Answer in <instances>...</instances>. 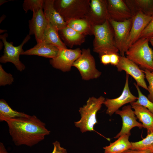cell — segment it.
<instances>
[{
	"mask_svg": "<svg viewBox=\"0 0 153 153\" xmlns=\"http://www.w3.org/2000/svg\"><path fill=\"white\" fill-rule=\"evenodd\" d=\"M6 122L12 141L17 146L24 145L32 146L50 134L45 124L34 115L18 117Z\"/></svg>",
	"mask_w": 153,
	"mask_h": 153,
	"instance_id": "obj_1",
	"label": "cell"
},
{
	"mask_svg": "<svg viewBox=\"0 0 153 153\" xmlns=\"http://www.w3.org/2000/svg\"><path fill=\"white\" fill-rule=\"evenodd\" d=\"M93 51L99 56L104 54H118L115 43L114 31L109 20L101 25L93 27Z\"/></svg>",
	"mask_w": 153,
	"mask_h": 153,
	"instance_id": "obj_2",
	"label": "cell"
},
{
	"mask_svg": "<svg viewBox=\"0 0 153 153\" xmlns=\"http://www.w3.org/2000/svg\"><path fill=\"white\" fill-rule=\"evenodd\" d=\"M149 38L139 39L125 53L126 57L139 67L153 71V50L149 45Z\"/></svg>",
	"mask_w": 153,
	"mask_h": 153,
	"instance_id": "obj_3",
	"label": "cell"
},
{
	"mask_svg": "<svg viewBox=\"0 0 153 153\" xmlns=\"http://www.w3.org/2000/svg\"><path fill=\"white\" fill-rule=\"evenodd\" d=\"M105 99L103 96L98 98L90 97L86 104L79 108L78 111L81 118L78 121L74 122L75 126L79 128L80 131L84 133L94 130V127L97 123L96 115L101 109Z\"/></svg>",
	"mask_w": 153,
	"mask_h": 153,
	"instance_id": "obj_4",
	"label": "cell"
},
{
	"mask_svg": "<svg viewBox=\"0 0 153 153\" xmlns=\"http://www.w3.org/2000/svg\"><path fill=\"white\" fill-rule=\"evenodd\" d=\"M90 0H54V6L67 23L85 18L90 9Z\"/></svg>",
	"mask_w": 153,
	"mask_h": 153,
	"instance_id": "obj_5",
	"label": "cell"
},
{
	"mask_svg": "<svg viewBox=\"0 0 153 153\" xmlns=\"http://www.w3.org/2000/svg\"><path fill=\"white\" fill-rule=\"evenodd\" d=\"M73 66L78 69L84 80L96 79L101 75V72L96 68L95 59L88 48L82 49L80 56L74 62Z\"/></svg>",
	"mask_w": 153,
	"mask_h": 153,
	"instance_id": "obj_6",
	"label": "cell"
},
{
	"mask_svg": "<svg viewBox=\"0 0 153 153\" xmlns=\"http://www.w3.org/2000/svg\"><path fill=\"white\" fill-rule=\"evenodd\" d=\"M30 35H27L23 40L21 44L18 46H14L13 42L7 41V33H5L0 35V38L2 41L4 46V54L0 58V62L5 63L10 62L13 63L17 69L21 72L25 68L24 65L20 61L19 57L24 51L22 48L24 45L30 39Z\"/></svg>",
	"mask_w": 153,
	"mask_h": 153,
	"instance_id": "obj_7",
	"label": "cell"
},
{
	"mask_svg": "<svg viewBox=\"0 0 153 153\" xmlns=\"http://www.w3.org/2000/svg\"><path fill=\"white\" fill-rule=\"evenodd\" d=\"M81 52L82 50L79 48L60 49L56 56L50 60V63L53 67L63 72L69 71Z\"/></svg>",
	"mask_w": 153,
	"mask_h": 153,
	"instance_id": "obj_8",
	"label": "cell"
},
{
	"mask_svg": "<svg viewBox=\"0 0 153 153\" xmlns=\"http://www.w3.org/2000/svg\"><path fill=\"white\" fill-rule=\"evenodd\" d=\"M93 26L103 24L110 17L107 0H91L90 9L85 17Z\"/></svg>",
	"mask_w": 153,
	"mask_h": 153,
	"instance_id": "obj_9",
	"label": "cell"
},
{
	"mask_svg": "<svg viewBox=\"0 0 153 153\" xmlns=\"http://www.w3.org/2000/svg\"><path fill=\"white\" fill-rule=\"evenodd\" d=\"M114 30L117 48L120 56H125V46L132 25L131 18L123 22L109 20Z\"/></svg>",
	"mask_w": 153,
	"mask_h": 153,
	"instance_id": "obj_10",
	"label": "cell"
},
{
	"mask_svg": "<svg viewBox=\"0 0 153 153\" xmlns=\"http://www.w3.org/2000/svg\"><path fill=\"white\" fill-rule=\"evenodd\" d=\"M129 75L126 74V81L122 92L119 97L112 99H106L104 104L107 108L106 113L111 116L124 105L136 101L138 97L131 92L129 84Z\"/></svg>",
	"mask_w": 153,
	"mask_h": 153,
	"instance_id": "obj_11",
	"label": "cell"
},
{
	"mask_svg": "<svg viewBox=\"0 0 153 153\" xmlns=\"http://www.w3.org/2000/svg\"><path fill=\"white\" fill-rule=\"evenodd\" d=\"M152 18V16L146 15L140 11L132 15L131 26L125 46L126 52L140 38L143 31Z\"/></svg>",
	"mask_w": 153,
	"mask_h": 153,
	"instance_id": "obj_12",
	"label": "cell"
},
{
	"mask_svg": "<svg viewBox=\"0 0 153 153\" xmlns=\"http://www.w3.org/2000/svg\"><path fill=\"white\" fill-rule=\"evenodd\" d=\"M116 67L118 71H124L126 74L131 76L135 79L137 85L148 91L144 73L137 65L125 56L120 55L119 61Z\"/></svg>",
	"mask_w": 153,
	"mask_h": 153,
	"instance_id": "obj_13",
	"label": "cell"
},
{
	"mask_svg": "<svg viewBox=\"0 0 153 153\" xmlns=\"http://www.w3.org/2000/svg\"><path fill=\"white\" fill-rule=\"evenodd\" d=\"M132 109L131 105H128L123 107L121 110H118L115 112L116 114L121 117L122 124L121 130L114 138H118L124 135L130 136V130L133 128L137 127L140 129L143 128L142 124L137 121V118Z\"/></svg>",
	"mask_w": 153,
	"mask_h": 153,
	"instance_id": "obj_14",
	"label": "cell"
},
{
	"mask_svg": "<svg viewBox=\"0 0 153 153\" xmlns=\"http://www.w3.org/2000/svg\"><path fill=\"white\" fill-rule=\"evenodd\" d=\"M30 35H34L37 43L42 41L45 30L48 25L42 9L33 12L32 18L29 21Z\"/></svg>",
	"mask_w": 153,
	"mask_h": 153,
	"instance_id": "obj_15",
	"label": "cell"
},
{
	"mask_svg": "<svg viewBox=\"0 0 153 153\" xmlns=\"http://www.w3.org/2000/svg\"><path fill=\"white\" fill-rule=\"evenodd\" d=\"M110 19L123 22L132 18V15L124 0H107Z\"/></svg>",
	"mask_w": 153,
	"mask_h": 153,
	"instance_id": "obj_16",
	"label": "cell"
},
{
	"mask_svg": "<svg viewBox=\"0 0 153 153\" xmlns=\"http://www.w3.org/2000/svg\"><path fill=\"white\" fill-rule=\"evenodd\" d=\"M54 0H44V14L47 20L59 30L65 27L67 23L63 20L54 7Z\"/></svg>",
	"mask_w": 153,
	"mask_h": 153,
	"instance_id": "obj_17",
	"label": "cell"
},
{
	"mask_svg": "<svg viewBox=\"0 0 153 153\" xmlns=\"http://www.w3.org/2000/svg\"><path fill=\"white\" fill-rule=\"evenodd\" d=\"M59 49L54 45L42 42L37 43L32 48L24 51L21 55H35L51 59L56 56Z\"/></svg>",
	"mask_w": 153,
	"mask_h": 153,
	"instance_id": "obj_18",
	"label": "cell"
},
{
	"mask_svg": "<svg viewBox=\"0 0 153 153\" xmlns=\"http://www.w3.org/2000/svg\"><path fill=\"white\" fill-rule=\"evenodd\" d=\"M137 119L146 129L147 134L153 131V114L145 107L140 105L130 104Z\"/></svg>",
	"mask_w": 153,
	"mask_h": 153,
	"instance_id": "obj_19",
	"label": "cell"
},
{
	"mask_svg": "<svg viewBox=\"0 0 153 153\" xmlns=\"http://www.w3.org/2000/svg\"><path fill=\"white\" fill-rule=\"evenodd\" d=\"M59 32L65 44H67L71 48L74 45H80L85 41L86 35L78 32L67 25Z\"/></svg>",
	"mask_w": 153,
	"mask_h": 153,
	"instance_id": "obj_20",
	"label": "cell"
},
{
	"mask_svg": "<svg viewBox=\"0 0 153 153\" xmlns=\"http://www.w3.org/2000/svg\"><path fill=\"white\" fill-rule=\"evenodd\" d=\"M132 15L140 11L151 16L153 14V0H124Z\"/></svg>",
	"mask_w": 153,
	"mask_h": 153,
	"instance_id": "obj_21",
	"label": "cell"
},
{
	"mask_svg": "<svg viewBox=\"0 0 153 153\" xmlns=\"http://www.w3.org/2000/svg\"><path fill=\"white\" fill-rule=\"evenodd\" d=\"M59 30L48 21V25L44 31L42 42L54 45L58 48H67L58 33Z\"/></svg>",
	"mask_w": 153,
	"mask_h": 153,
	"instance_id": "obj_22",
	"label": "cell"
},
{
	"mask_svg": "<svg viewBox=\"0 0 153 153\" xmlns=\"http://www.w3.org/2000/svg\"><path fill=\"white\" fill-rule=\"evenodd\" d=\"M129 135H124L120 137L114 142L103 147L105 153H123L131 149V142L129 141Z\"/></svg>",
	"mask_w": 153,
	"mask_h": 153,
	"instance_id": "obj_23",
	"label": "cell"
},
{
	"mask_svg": "<svg viewBox=\"0 0 153 153\" xmlns=\"http://www.w3.org/2000/svg\"><path fill=\"white\" fill-rule=\"evenodd\" d=\"M28 115L24 113L12 109L6 101L3 99L0 100V121L6 122L10 119L18 117H24Z\"/></svg>",
	"mask_w": 153,
	"mask_h": 153,
	"instance_id": "obj_24",
	"label": "cell"
},
{
	"mask_svg": "<svg viewBox=\"0 0 153 153\" xmlns=\"http://www.w3.org/2000/svg\"><path fill=\"white\" fill-rule=\"evenodd\" d=\"M67 26L78 32L85 35H93V27L85 18L71 20Z\"/></svg>",
	"mask_w": 153,
	"mask_h": 153,
	"instance_id": "obj_25",
	"label": "cell"
},
{
	"mask_svg": "<svg viewBox=\"0 0 153 153\" xmlns=\"http://www.w3.org/2000/svg\"><path fill=\"white\" fill-rule=\"evenodd\" d=\"M130 149L153 152V131L147 134L145 138L136 142H131Z\"/></svg>",
	"mask_w": 153,
	"mask_h": 153,
	"instance_id": "obj_26",
	"label": "cell"
},
{
	"mask_svg": "<svg viewBox=\"0 0 153 153\" xmlns=\"http://www.w3.org/2000/svg\"><path fill=\"white\" fill-rule=\"evenodd\" d=\"M134 84L138 92V99L135 101L130 103L142 105L146 108L153 114V103L150 101L147 97L142 93L139 87L136 83H134Z\"/></svg>",
	"mask_w": 153,
	"mask_h": 153,
	"instance_id": "obj_27",
	"label": "cell"
},
{
	"mask_svg": "<svg viewBox=\"0 0 153 153\" xmlns=\"http://www.w3.org/2000/svg\"><path fill=\"white\" fill-rule=\"evenodd\" d=\"M44 0H24L22 5L23 9L26 13L29 10L35 12L41 9H43Z\"/></svg>",
	"mask_w": 153,
	"mask_h": 153,
	"instance_id": "obj_28",
	"label": "cell"
},
{
	"mask_svg": "<svg viewBox=\"0 0 153 153\" xmlns=\"http://www.w3.org/2000/svg\"><path fill=\"white\" fill-rule=\"evenodd\" d=\"M145 74V77L148 83V86L149 94L147 97L153 103V73L147 70H142Z\"/></svg>",
	"mask_w": 153,
	"mask_h": 153,
	"instance_id": "obj_29",
	"label": "cell"
},
{
	"mask_svg": "<svg viewBox=\"0 0 153 153\" xmlns=\"http://www.w3.org/2000/svg\"><path fill=\"white\" fill-rule=\"evenodd\" d=\"M14 81L12 76L10 73H8L3 69L2 66L0 65V85L5 86L7 84L10 85Z\"/></svg>",
	"mask_w": 153,
	"mask_h": 153,
	"instance_id": "obj_30",
	"label": "cell"
},
{
	"mask_svg": "<svg viewBox=\"0 0 153 153\" xmlns=\"http://www.w3.org/2000/svg\"><path fill=\"white\" fill-rule=\"evenodd\" d=\"M151 16V20L143 31L140 38H149L153 36V14Z\"/></svg>",
	"mask_w": 153,
	"mask_h": 153,
	"instance_id": "obj_31",
	"label": "cell"
},
{
	"mask_svg": "<svg viewBox=\"0 0 153 153\" xmlns=\"http://www.w3.org/2000/svg\"><path fill=\"white\" fill-rule=\"evenodd\" d=\"M54 149L52 153H67L66 150L61 146L60 143L56 141L53 143Z\"/></svg>",
	"mask_w": 153,
	"mask_h": 153,
	"instance_id": "obj_32",
	"label": "cell"
},
{
	"mask_svg": "<svg viewBox=\"0 0 153 153\" xmlns=\"http://www.w3.org/2000/svg\"><path fill=\"white\" fill-rule=\"evenodd\" d=\"M120 56L118 54L113 53L110 54V64L112 65L116 66L118 64L119 61Z\"/></svg>",
	"mask_w": 153,
	"mask_h": 153,
	"instance_id": "obj_33",
	"label": "cell"
},
{
	"mask_svg": "<svg viewBox=\"0 0 153 153\" xmlns=\"http://www.w3.org/2000/svg\"><path fill=\"white\" fill-rule=\"evenodd\" d=\"M101 63L105 65L110 64V54H104L100 56Z\"/></svg>",
	"mask_w": 153,
	"mask_h": 153,
	"instance_id": "obj_34",
	"label": "cell"
},
{
	"mask_svg": "<svg viewBox=\"0 0 153 153\" xmlns=\"http://www.w3.org/2000/svg\"><path fill=\"white\" fill-rule=\"evenodd\" d=\"M123 153H153V152L148 151L137 150L130 149L125 151Z\"/></svg>",
	"mask_w": 153,
	"mask_h": 153,
	"instance_id": "obj_35",
	"label": "cell"
},
{
	"mask_svg": "<svg viewBox=\"0 0 153 153\" xmlns=\"http://www.w3.org/2000/svg\"><path fill=\"white\" fill-rule=\"evenodd\" d=\"M0 153H8L3 144L1 142L0 143Z\"/></svg>",
	"mask_w": 153,
	"mask_h": 153,
	"instance_id": "obj_36",
	"label": "cell"
},
{
	"mask_svg": "<svg viewBox=\"0 0 153 153\" xmlns=\"http://www.w3.org/2000/svg\"><path fill=\"white\" fill-rule=\"evenodd\" d=\"M149 42L150 43L153 47V36L150 37L149 38Z\"/></svg>",
	"mask_w": 153,
	"mask_h": 153,
	"instance_id": "obj_37",
	"label": "cell"
},
{
	"mask_svg": "<svg viewBox=\"0 0 153 153\" xmlns=\"http://www.w3.org/2000/svg\"><path fill=\"white\" fill-rule=\"evenodd\" d=\"M11 1V0L10 1H7V0H0V5H1L3 4L6 3L7 2H8L9 1Z\"/></svg>",
	"mask_w": 153,
	"mask_h": 153,
	"instance_id": "obj_38",
	"label": "cell"
},
{
	"mask_svg": "<svg viewBox=\"0 0 153 153\" xmlns=\"http://www.w3.org/2000/svg\"><path fill=\"white\" fill-rule=\"evenodd\" d=\"M6 31V30H2L0 29V33L2 32V31H3V32H4Z\"/></svg>",
	"mask_w": 153,
	"mask_h": 153,
	"instance_id": "obj_39",
	"label": "cell"
},
{
	"mask_svg": "<svg viewBox=\"0 0 153 153\" xmlns=\"http://www.w3.org/2000/svg\"><path fill=\"white\" fill-rule=\"evenodd\" d=\"M152 72L153 73V71Z\"/></svg>",
	"mask_w": 153,
	"mask_h": 153,
	"instance_id": "obj_40",
	"label": "cell"
}]
</instances>
